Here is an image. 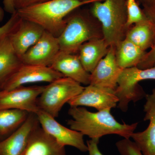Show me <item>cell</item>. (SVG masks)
Returning <instances> with one entry per match:
<instances>
[{
    "label": "cell",
    "instance_id": "3957f363",
    "mask_svg": "<svg viewBox=\"0 0 155 155\" xmlns=\"http://www.w3.org/2000/svg\"><path fill=\"white\" fill-rule=\"evenodd\" d=\"M92 4L91 14L101 24L103 38L109 46L116 47L125 38L127 31V0H104Z\"/></svg>",
    "mask_w": 155,
    "mask_h": 155
},
{
    "label": "cell",
    "instance_id": "83f0119b",
    "mask_svg": "<svg viewBox=\"0 0 155 155\" xmlns=\"http://www.w3.org/2000/svg\"><path fill=\"white\" fill-rule=\"evenodd\" d=\"M99 140L91 139L87 142L89 155H104L100 151L98 147Z\"/></svg>",
    "mask_w": 155,
    "mask_h": 155
},
{
    "label": "cell",
    "instance_id": "6da1fadb",
    "mask_svg": "<svg viewBox=\"0 0 155 155\" xmlns=\"http://www.w3.org/2000/svg\"><path fill=\"white\" fill-rule=\"evenodd\" d=\"M111 110L90 112L84 107H71L68 114L72 119L67 120L71 129L80 132L91 139H98L104 136L116 134L130 139L138 122L121 124L111 114Z\"/></svg>",
    "mask_w": 155,
    "mask_h": 155
},
{
    "label": "cell",
    "instance_id": "4fadbf2b",
    "mask_svg": "<svg viewBox=\"0 0 155 155\" xmlns=\"http://www.w3.org/2000/svg\"><path fill=\"white\" fill-rule=\"evenodd\" d=\"M39 125L36 114L29 113L18 129L0 141V155H22L31 133Z\"/></svg>",
    "mask_w": 155,
    "mask_h": 155
},
{
    "label": "cell",
    "instance_id": "f1b7e54d",
    "mask_svg": "<svg viewBox=\"0 0 155 155\" xmlns=\"http://www.w3.org/2000/svg\"><path fill=\"white\" fill-rule=\"evenodd\" d=\"M142 11L147 19L151 22L155 29V4L143 6Z\"/></svg>",
    "mask_w": 155,
    "mask_h": 155
},
{
    "label": "cell",
    "instance_id": "ffe728a7",
    "mask_svg": "<svg viewBox=\"0 0 155 155\" xmlns=\"http://www.w3.org/2000/svg\"><path fill=\"white\" fill-rule=\"evenodd\" d=\"M146 53V51L125 38L115 47L116 62L122 69L137 67Z\"/></svg>",
    "mask_w": 155,
    "mask_h": 155
},
{
    "label": "cell",
    "instance_id": "484cf974",
    "mask_svg": "<svg viewBox=\"0 0 155 155\" xmlns=\"http://www.w3.org/2000/svg\"><path fill=\"white\" fill-rule=\"evenodd\" d=\"M155 66V43L148 52H146L137 68L140 69H148Z\"/></svg>",
    "mask_w": 155,
    "mask_h": 155
},
{
    "label": "cell",
    "instance_id": "5b68a950",
    "mask_svg": "<svg viewBox=\"0 0 155 155\" xmlns=\"http://www.w3.org/2000/svg\"><path fill=\"white\" fill-rule=\"evenodd\" d=\"M71 78L62 77L45 87L37 99L39 109L56 118L66 103L79 94L84 89Z\"/></svg>",
    "mask_w": 155,
    "mask_h": 155
},
{
    "label": "cell",
    "instance_id": "4dcf8cb0",
    "mask_svg": "<svg viewBox=\"0 0 155 155\" xmlns=\"http://www.w3.org/2000/svg\"><path fill=\"white\" fill-rule=\"evenodd\" d=\"M143 6L151 5H155V0H141Z\"/></svg>",
    "mask_w": 155,
    "mask_h": 155
},
{
    "label": "cell",
    "instance_id": "cb8c5ba5",
    "mask_svg": "<svg viewBox=\"0 0 155 155\" xmlns=\"http://www.w3.org/2000/svg\"><path fill=\"white\" fill-rule=\"evenodd\" d=\"M116 147L121 155H144L134 141L124 138L116 143Z\"/></svg>",
    "mask_w": 155,
    "mask_h": 155
},
{
    "label": "cell",
    "instance_id": "4316f807",
    "mask_svg": "<svg viewBox=\"0 0 155 155\" xmlns=\"http://www.w3.org/2000/svg\"><path fill=\"white\" fill-rule=\"evenodd\" d=\"M16 10L25 8L27 7L45 2L49 0H14Z\"/></svg>",
    "mask_w": 155,
    "mask_h": 155
},
{
    "label": "cell",
    "instance_id": "52a82bcc",
    "mask_svg": "<svg viewBox=\"0 0 155 155\" xmlns=\"http://www.w3.org/2000/svg\"><path fill=\"white\" fill-rule=\"evenodd\" d=\"M35 114L43 129L58 143L64 147H74L82 152L88 151L84 140V135L81 132L65 127L57 122L55 118L40 109Z\"/></svg>",
    "mask_w": 155,
    "mask_h": 155
},
{
    "label": "cell",
    "instance_id": "d6986e66",
    "mask_svg": "<svg viewBox=\"0 0 155 155\" xmlns=\"http://www.w3.org/2000/svg\"><path fill=\"white\" fill-rule=\"evenodd\" d=\"M23 64L8 37L0 41V90L9 78Z\"/></svg>",
    "mask_w": 155,
    "mask_h": 155
},
{
    "label": "cell",
    "instance_id": "d6a6232c",
    "mask_svg": "<svg viewBox=\"0 0 155 155\" xmlns=\"http://www.w3.org/2000/svg\"><path fill=\"white\" fill-rule=\"evenodd\" d=\"M84 1H93V2H98V1H103L104 0H82Z\"/></svg>",
    "mask_w": 155,
    "mask_h": 155
},
{
    "label": "cell",
    "instance_id": "8fae6325",
    "mask_svg": "<svg viewBox=\"0 0 155 155\" xmlns=\"http://www.w3.org/2000/svg\"><path fill=\"white\" fill-rule=\"evenodd\" d=\"M58 38L45 31L41 38L21 58L23 64L51 67L60 52Z\"/></svg>",
    "mask_w": 155,
    "mask_h": 155
},
{
    "label": "cell",
    "instance_id": "603a6c76",
    "mask_svg": "<svg viewBox=\"0 0 155 155\" xmlns=\"http://www.w3.org/2000/svg\"><path fill=\"white\" fill-rule=\"evenodd\" d=\"M147 19L142 10L136 1H127V21L126 26L127 30L133 24L142 22Z\"/></svg>",
    "mask_w": 155,
    "mask_h": 155
},
{
    "label": "cell",
    "instance_id": "ac0fdd59",
    "mask_svg": "<svg viewBox=\"0 0 155 155\" xmlns=\"http://www.w3.org/2000/svg\"><path fill=\"white\" fill-rule=\"evenodd\" d=\"M109 48L103 38L93 39L81 45L77 54L84 69L91 73L106 55Z\"/></svg>",
    "mask_w": 155,
    "mask_h": 155
},
{
    "label": "cell",
    "instance_id": "d4e9b609",
    "mask_svg": "<svg viewBox=\"0 0 155 155\" xmlns=\"http://www.w3.org/2000/svg\"><path fill=\"white\" fill-rule=\"evenodd\" d=\"M22 18L16 11L11 14V18L4 25L0 26V41L5 37L8 36L16 28Z\"/></svg>",
    "mask_w": 155,
    "mask_h": 155
},
{
    "label": "cell",
    "instance_id": "836d02e7",
    "mask_svg": "<svg viewBox=\"0 0 155 155\" xmlns=\"http://www.w3.org/2000/svg\"><path fill=\"white\" fill-rule=\"evenodd\" d=\"M127 1H135V0H127Z\"/></svg>",
    "mask_w": 155,
    "mask_h": 155
},
{
    "label": "cell",
    "instance_id": "7c38bea8",
    "mask_svg": "<svg viewBox=\"0 0 155 155\" xmlns=\"http://www.w3.org/2000/svg\"><path fill=\"white\" fill-rule=\"evenodd\" d=\"M122 69L116 62L115 47H110L106 55L90 73L89 84L116 90Z\"/></svg>",
    "mask_w": 155,
    "mask_h": 155
},
{
    "label": "cell",
    "instance_id": "7402d4cb",
    "mask_svg": "<svg viewBox=\"0 0 155 155\" xmlns=\"http://www.w3.org/2000/svg\"><path fill=\"white\" fill-rule=\"evenodd\" d=\"M29 114L22 110L0 109V141L18 129L25 122Z\"/></svg>",
    "mask_w": 155,
    "mask_h": 155
},
{
    "label": "cell",
    "instance_id": "8992f818",
    "mask_svg": "<svg viewBox=\"0 0 155 155\" xmlns=\"http://www.w3.org/2000/svg\"><path fill=\"white\" fill-rule=\"evenodd\" d=\"M146 80H155V66L146 69L133 67L122 69L116 89L119 99L117 105L119 109L126 112L130 102H136L145 97L138 83Z\"/></svg>",
    "mask_w": 155,
    "mask_h": 155
},
{
    "label": "cell",
    "instance_id": "30bf717a",
    "mask_svg": "<svg viewBox=\"0 0 155 155\" xmlns=\"http://www.w3.org/2000/svg\"><path fill=\"white\" fill-rule=\"evenodd\" d=\"M119 101L116 90L89 84L67 104L71 107H88L101 111L116 107Z\"/></svg>",
    "mask_w": 155,
    "mask_h": 155
},
{
    "label": "cell",
    "instance_id": "f546056e",
    "mask_svg": "<svg viewBox=\"0 0 155 155\" xmlns=\"http://www.w3.org/2000/svg\"><path fill=\"white\" fill-rule=\"evenodd\" d=\"M4 10L11 14L16 11L14 0H4Z\"/></svg>",
    "mask_w": 155,
    "mask_h": 155
},
{
    "label": "cell",
    "instance_id": "7a4b0ae2",
    "mask_svg": "<svg viewBox=\"0 0 155 155\" xmlns=\"http://www.w3.org/2000/svg\"><path fill=\"white\" fill-rule=\"evenodd\" d=\"M95 2L82 0H49L16 10L22 19L41 26L46 31L58 38L66 25V17L81 6Z\"/></svg>",
    "mask_w": 155,
    "mask_h": 155
},
{
    "label": "cell",
    "instance_id": "9c48e42d",
    "mask_svg": "<svg viewBox=\"0 0 155 155\" xmlns=\"http://www.w3.org/2000/svg\"><path fill=\"white\" fill-rule=\"evenodd\" d=\"M64 76L51 67L22 64L0 91H9L29 83H51Z\"/></svg>",
    "mask_w": 155,
    "mask_h": 155
},
{
    "label": "cell",
    "instance_id": "e0dca14e",
    "mask_svg": "<svg viewBox=\"0 0 155 155\" xmlns=\"http://www.w3.org/2000/svg\"><path fill=\"white\" fill-rule=\"evenodd\" d=\"M22 155H66L61 146L39 125L33 130Z\"/></svg>",
    "mask_w": 155,
    "mask_h": 155
},
{
    "label": "cell",
    "instance_id": "2e32d148",
    "mask_svg": "<svg viewBox=\"0 0 155 155\" xmlns=\"http://www.w3.org/2000/svg\"><path fill=\"white\" fill-rule=\"evenodd\" d=\"M51 67L81 84L88 85L90 83V73L84 69L77 54L60 51Z\"/></svg>",
    "mask_w": 155,
    "mask_h": 155
},
{
    "label": "cell",
    "instance_id": "5bb4252c",
    "mask_svg": "<svg viewBox=\"0 0 155 155\" xmlns=\"http://www.w3.org/2000/svg\"><path fill=\"white\" fill-rule=\"evenodd\" d=\"M145 97L144 120H148L149 125L143 131L133 133L131 137L143 155H155V88Z\"/></svg>",
    "mask_w": 155,
    "mask_h": 155
},
{
    "label": "cell",
    "instance_id": "ba28073f",
    "mask_svg": "<svg viewBox=\"0 0 155 155\" xmlns=\"http://www.w3.org/2000/svg\"><path fill=\"white\" fill-rule=\"evenodd\" d=\"M45 86H21L0 91V109H16L36 114L39 110L37 99Z\"/></svg>",
    "mask_w": 155,
    "mask_h": 155
},
{
    "label": "cell",
    "instance_id": "e575fe53",
    "mask_svg": "<svg viewBox=\"0 0 155 155\" xmlns=\"http://www.w3.org/2000/svg\"></svg>",
    "mask_w": 155,
    "mask_h": 155
},
{
    "label": "cell",
    "instance_id": "1f68e13d",
    "mask_svg": "<svg viewBox=\"0 0 155 155\" xmlns=\"http://www.w3.org/2000/svg\"><path fill=\"white\" fill-rule=\"evenodd\" d=\"M5 17V10L0 6V23L2 22Z\"/></svg>",
    "mask_w": 155,
    "mask_h": 155
},
{
    "label": "cell",
    "instance_id": "44dd1931",
    "mask_svg": "<svg viewBox=\"0 0 155 155\" xmlns=\"http://www.w3.org/2000/svg\"><path fill=\"white\" fill-rule=\"evenodd\" d=\"M125 38L143 51L151 48L155 43V29L147 19L128 28Z\"/></svg>",
    "mask_w": 155,
    "mask_h": 155
},
{
    "label": "cell",
    "instance_id": "277c9868",
    "mask_svg": "<svg viewBox=\"0 0 155 155\" xmlns=\"http://www.w3.org/2000/svg\"><path fill=\"white\" fill-rule=\"evenodd\" d=\"M67 17L65 28L58 38L61 51L77 54L84 43L103 38L91 19L84 12H75Z\"/></svg>",
    "mask_w": 155,
    "mask_h": 155
},
{
    "label": "cell",
    "instance_id": "9a60e30c",
    "mask_svg": "<svg viewBox=\"0 0 155 155\" xmlns=\"http://www.w3.org/2000/svg\"><path fill=\"white\" fill-rule=\"evenodd\" d=\"M45 29L35 22L21 19L16 28L9 35L14 50L21 58L41 38Z\"/></svg>",
    "mask_w": 155,
    "mask_h": 155
}]
</instances>
